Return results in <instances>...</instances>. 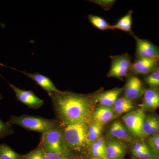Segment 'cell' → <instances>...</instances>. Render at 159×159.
<instances>
[{
	"label": "cell",
	"instance_id": "1",
	"mask_svg": "<svg viewBox=\"0 0 159 159\" xmlns=\"http://www.w3.org/2000/svg\"><path fill=\"white\" fill-rule=\"evenodd\" d=\"M48 94L54 111L64 125L86 123L88 120L91 108L88 96L61 91Z\"/></svg>",
	"mask_w": 159,
	"mask_h": 159
},
{
	"label": "cell",
	"instance_id": "2",
	"mask_svg": "<svg viewBox=\"0 0 159 159\" xmlns=\"http://www.w3.org/2000/svg\"><path fill=\"white\" fill-rule=\"evenodd\" d=\"M8 122L10 125H16L27 130L39 132L42 134L60 125L55 120L29 115L11 116Z\"/></svg>",
	"mask_w": 159,
	"mask_h": 159
},
{
	"label": "cell",
	"instance_id": "3",
	"mask_svg": "<svg viewBox=\"0 0 159 159\" xmlns=\"http://www.w3.org/2000/svg\"><path fill=\"white\" fill-rule=\"evenodd\" d=\"M65 126L62 129L66 146L79 150L88 144L87 136L88 127L86 123H75Z\"/></svg>",
	"mask_w": 159,
	"mask_h": 159
},
{
	"label": "cell",
	"instance_id": "4",
	"mask_svg": "<svg viewBox=\"0 0 159 159\" xmlns=\"http://www.w3.org/2000/svg\"><path fill=\"white\" fill-rule=\"evenodd\" d=\"M40 145L47 151L66 155L67 146L60 125L42 134Z\"/></svg>",
	"mask_w": 159,
	"mask_h": 159
},
{
	"label": "cell",
	"instance_id": "5",
	"mask_svg": "<svg viewBox=\"0 0 159 159\" xmlns=\"http://www.w3.org/2000/svg\"><path fill=\"white\" fill-rule=\"evenodd\" d=\"M132 63L130 57L127 53L114 56L111 58V64L107 76L121 79L131 71Z\"/></svg>",
	"mask_w": 159,
	"mask_h": 159
},
{
	"label": "cell",
	"instance_id": "6",
	"mask_svg": "<svg viewBox=\"0 0 159 159\" xmlns=\"http://www.w3.org/2000/svg\"><path fill=\"white\" fill-rule=\"evenodd\" d=\"M145 116V112L140 109L126 114L122 119L129 131L136 136L142 138V126Z\"/></svg>",
	"mask_w": 159,
	"mask_h": 159
},
{
	"label": "cell",
	"instance_id": "7",
	"mask_svg": "<svg viewBox=\"0 0 159 159\" xmlns=\"http://www.w3.org/2000/svg\"><path fill=\"white\" fill-rule=\"evenodd\" d=\"M19 101L27 105L29 108L37 109L43 104L44 101L36 96L32 91L25 90L9 83Z\"/></svg>",
	"mask_w": 159,
	"mask_h": 159
},
{
	"label": "cell",
	"instance_id": "8",
	"mask_svg": "<svg viewBox=\"0 0 159 159\" xmlns=\"http://www.w3.org/2000/svg\"><path fill=\"white\" fill-rule=\"evenodd\" d=\"M159 67V59L153 57L138 58L132 64L131 71L137 75H147Z\"/></svg>",
	"mask_w": 159,
	"mask_h": 159
},
{
	"label": "cell",
	"instance_id": "9",
	"mask_svg": "<svg viewBox=\"0 0 159 159\" xmlns=\"http://www.w3.org/2000/svg\"><path fill=\"white\" fill-rule=\"evenodd\" d=\"M124 90V97L133 101L142 97L146 89L139 77L131 76L127 79Z\"/></svg>",
	"mask_w": 159,
	"mask_h": 159
},
{
	"label": "cell",
	"instance_id": "10",
	"mask_svg": "<svg viewBox=\"0 0 159 159\" xmlns=\"http://www.w3.org/2000/svg\"><path fill=\"white\" fill-rule=\"evenodd\" d=\"M138 58L153 57L159 59V47L149 41L135 38Z\"/></svg>",
	"mask_w": 159,
	"mask_h": 159
},
{
	"label": "cell",
	"instance_id": "11",
	"mask_svg": "<svg viewBox=\"0 0 159 159\" xmlns=\"http://www.w3.org/2000/svg\"><path fill=\"white\" fill-rule=\"evenodd\" d=\"M159 108V90L148 88L143 94L142 110L145 111H153Z\"/></svg>",
	"mask_w": 159,
	"mask_h": 159
},
{
	"label": "cell",
	"instance_id": "12",
	"mask_svg": "<svg viewBox=\"0 0 159 159\" xmlns=\"http://www.w3.org/2000/svg\"><path fill=\"white\" fill-rule=\"evenodd\" d=\"M142 134L144 137L159 134V116L156 114L145 115L142 126Z\"/></svg>",
	"mask_w": 159,
	"mask_h": 159
},
{
	"label": "cell",
	"instance_id": "13",
	"mask_svg": "<svg viewBox=\"0 0 159 159\" xmlns=\"http://www.w3.org/2000/svg\"><path fill=\"white\" fill-rule=\"evenodd\" d=\"M11 69L27 75L29 78L34 80V82L38 84L39 86H40L42 88L47 91L48 94L51 93H57V92H59L60 91L54 85V83L49 77L44 76L42 74L38 73L30 74V73H26L24 71H21L16 70L15 69Z\"/></svg>",
	"mask_w": 159,
	"mask_h": 159
},
{
	"label": "cell",
	"instance_id": "14",
	"mask_svg": "<svg viewBox=\"0 0 159 159\" xmlns=\"http://www.w3.org/2000/svg\"><path fill=\"white\" fill-rule=\"evenodd\" d=\"M115 112L111 107L100 106L97 107L93 114L94 122L102 125L111 121L115 117Z\"/></svg>",
	"mask_w": 159,
	"mask_h": 159
},
{
	"label": "cell",
	"instance_id": "15",
	"mask_svg": "<svg viewBox=\"0 0 159 159\" xmlns=\"http://www.w3.org/2000/svg\"><path fill=\"white\" fill-rule=\"evenodd\" d=\"M122 90V89H113L97 94L94 98L101 105L111 107L114 105Z\"/></svg>",
	"mask_w": 159,
	"mask_h": 159
},
{
	"label": "cell",
	"instance_id": "16",
	"mask_svg": "<svg viewBox=\"0 0 159 159\" xmlns=\"http://www.w3.org/2000/svg\"><path fill=\"white\" fill-rule=\"evenodd\" d=\"M106 153L108 159H122L125 155V148L120 142H105Z\"/></svg>",
	"mask_w": 159,
	"mask_h": 159
},
{
	"label": "cell",
	"instance_id": "17",
	"mask_svg": "<svg viewBox=\"0 0 159 159\" xmlns=\"http://www.w3.org/2000/svg\"><path fill=\"white\" fill-rule=\"evenodd\" d=\"M109 133L111 136L119 140L128 141L130 139L129 130L119 121H116L111 125Z\"/></svg>",
	"mask_w": 159,
	"mask_h": 159
},
{
	"label": "cell",
	"instance_id": "18",
	"mask_svg": "<svg viewBox=\"0 0 159 159\" xmlns=\"http://www.w3.org/2000/svg\"><path fill=\"white\" fill-rule=\"evenodd\" d=\"M89 150L94 157L98 159H108L106 153L105 141L102 138L92 142Z\"/></svg>",
	"mask_w": 159,
	"mask_h": 159
},
{
	"label": "cell",
	"instance_id": "19",
	"mask_svg": "<svg viewBox=\"0 0 159 159\" xmlns=\"http://www.w3.org/2000/svg\"><path fill=\"white\" fill-rule=\"evenodd\" d=\"M134 107L133 101L124 97L117 99L114 104L113 109L115 113L121 115L129 111Z\"/></svg>",
	"mask_w": 159,
	"mask_h": 159
},
{
	"label": "cell",
	"instance_id": "20",
	"mask_svg": "<svg viewBox=\"0 0 159 159\" xmlns=\"http://www.w3.org/2000/svg\"><path fill=\"white\" fill-rule=\"evenodd\" d=\"M132 13L133 11L129 10L127 14L112 25V30L119 29L125 32H130L132 28Z\"/></svg>",
	"mask_w": 159,
	"mask_h": 159
},
{
	"label": "cell",
	"instance_id": "21",
	"mask_svg": "<svg viewBox=\"0 0 159 159\" xmlns=\"http://www.w3.org/2000/svg\"><path fill=\"white\" fill-rule=\"evenodd\" d=\"M89 20L91 24L101 31L107 30H112V25L109 24L102 18L97 16L89 15L88 16Z\"/></svg>",
	"mask_w": 159,
	"mask_h": 159
},
{
	"label": "cell",
	"instance_id": "22",
	"mask_svg": "<svg viewBox=\"0 0 159 159\" xmlns=\"http://www.w3.org/2000/svg\"><path fill=\"white\" fill-rule=\"evenodd\" d=\"M102 125L94 122L87 128L88 142L92 143L99 139L102 130Z\"/></svg>",
	"mask_w": 159,
	"mask_h": 159
},
{
	"label": "cell",
	"instance_id": "23",
	"mask_svg": "<svg viewBox=\"0 0 159 159\" xmlns=\"http://www.w3.org/2000/svg\"><path fill=\"white\" fill-rule=\"evenodd\" d=\"M22 157L6 144L0 145V159H22Z\"/></svg>",
	"mask_w": 159,
	"mask_h": 159
},
{
	"label": "cell",
	"instance_id": "24",
	"mask_svg": "<svg viewBox=\"0 0 159 159\" xmlns=\"http://www.w3.org/2000/svg\"><path fill=\"white\" fill-rule=\"evenodd\" d=\"M144 80L150 88L159 90V67L146 75Z\"/></svg>",
	"mask_w": 159,
	"mask_h": 159
},
{
	"label": "cell",
	"instance_id": "25",
	"mask_svg": "<svg viewBox=\"0 0 159 159\" xmlns=\"http://www.w3.org/2000/svg\"><path fill=\"white\" fill-rule=\"evenodd\" d=\"M14 133L11 125L8 122H3L0 119V139L12 134Z\"/></svg>",
	"mask_w": 159,
	"mask_h": 159
},
{
	"label": "cell",
	"instance_id": "26",
	"mask_svg": "<svg viewBox=\"0 0 159 159\" xmlns=\"http://www.w3.org/2000/svg\"><path fill=\"white\" fill-rule=\"evenodd\" d=\"M22 159H44L43 148L41 145L39 148L23 156Z\"/></svg>",
	"mask_w": 159,
	"mask_h": 159
},
{
	"label": "cell",
	"instance_id": "27",
	"mask_svg": "<svg viewBox=\"0 0 159 159\" xmlns=\"http://www.w3.org/2000/svg\"><path fill=\"white\" fill-rule=\"evenodd\" d=\"M44 159H68L66 155L56 153V152H50L45 150L44 149Z\"/></svg>",
	"mask_w": 159,
	"mask_h": 159
},
{
	"label": "cell",
	"instance_id": "28",
	"mask_svg": "<svg viewBox=\"0 0 159 159\" xmlns=\"http://www.w3.org/2000/svg\"><path fill=\"white\" fill-rule=\"evenodd\" d=\"M148 143L154 150L159 153V134L151 136L148 139Z\"/></svg>",
	"mask_w": 159,
	"mask_h": 159
},
{
	"label": "cell",
	"instance_id": "29",
	"mask_svg": "<svg viewBox=\"0 0 159 159\" xmlns=\"http://www.w3.org/2000/svg\"><path fill=\"white\" fill-rule=\"evenodd\" d=\"M150 147V145L148 143L146 144L144 142H138L134 143L132 146L133 153L141 151L148 149Z\"/></svg>",
	"mask_w": 159,
	"mask_h": 159
},
{
	"label": "cell",
	"instance_id": "30",
	"mask_svg": "<svg viewBox=\"0 0 159 159\" xmlns=\"http://www.w3.org/2000/svg\"><path fill=\"white\" fill-rule=\"evenodd\" d=\"M93 2L95 3L97 5L101 6L103 9L106 10H108L111 9L112 6H113L114 3L115 2V1H111V0H101V1H92Z\"/></svg>",
	"mask_w": 159,
	"mask_h": 159
},
{
	"label": "cell",
	"instance_id": "31",
	"mask_svg": "<svg viewBox=\"0 0 159 159\" xmlns=\"http://www.w3.org/2000/svg\"><path fill=\"white\" fill-rule=\"evenodd\" d=\"M89 159H98L97 158H96L94 157H90Z\"/></svg>",
	"mask_w": 159,
	"mask_h": 159
},
{
	"label": "cell",
	"instance_id": "32",
	"mask_svg": "<svg viewBox=\"0 0 159 159\" xmlns=\"http://www.w3.org/2000/svg\"><path fill=\"white\" fill-rule=\"evenodd\" d=\"M3 97L2 96V95H1V94H0V100H1V99H2Z\"/></svg>",
	"mask_w": 159,
	"mask_h": 159
}]
</instances>
